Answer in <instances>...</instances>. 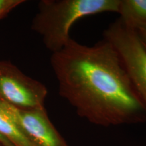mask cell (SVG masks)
<instances>
[{
  "mask_svg": "<svg viewBox=\"0 0 146 146\" xmlns=\"http://www.w3.org/2000/svg\"><path fill=\"white\" fill-rule=\"evenodd\" d=\"M104 39L113 45L125 65L146 113V48L134 29L118 19L104 32Z\"/></svg>",
  "mask_w": 146,
  "mask_h": 146,
  "instance_id": "3957f363",
  "label": "cell"
},
{
  "mask_svg": "<svg viewBox=\"0 0 146 146\" xmlns=\"http://www.w3.org/2000/svg\"><path fill=\"white\" fill-rule=\"evenodd\" d=\"M0 144L2 146H14L7 139L0 135Z\"/></svg>",
  "mask_w": 146,
  "mask_h": 146,
  "instance_id": "30bf717a",
  "label": "cell"
},
{
  "mask_svg": "<svg viewBox=\"0 0 146 146\" xmlns=\"http://www.w3.org/2000/svg\"><path fill=\"white\" fill-rule=\"evenodd\" d=\"M119 19L126 27L136 30L146 26V0H120Z\"/></svg>",
  "mask_w": 146,
  "mask_h": 146,
  "instance_id": "52a82bcc",
  "label": "cell"
},
{
  "mask_svg": "<svg viewBox=\"0 0 146 146\" xmlns=\"http://www.w3.org/2000/svg\"><path fill=\"white\" fill-rule=\"evenodd\" d=\"M0 146H2V145H1V144H0Z\"/></svg>",
  "mask_w": 146,
  "mask_h": 146,
  "instance_id": "8fae6325",
  "label": "cell"
},
{
  "mask_svg": "<svg viewBox=\"0 0 146 146\" xmlns=\"http://www.w3.org/2000/svg\"><path fill=\"white\" fill-rule=\"evenodd\" d=\"M24 2H25L24 0H0V20Z\"/></svg>",
  "mask_w": 146,
  "mask_h": 146,
  "instance_id": "ba28073f",
  "label": "cell"
},
{
  "mask_svg": "<svg viewBox=\"0 0 146 146\" xmlns=\"http://www.w3.org/2000/svg\"><path fill=\"white\" fill-rule=\"evenodd\" d=\"M59 94L80 117L101 127L142 121L145 110L119 54L103 39L91 46L70 39L52 53Z\"/></svg>",
  "mask_w": 146,
  "mask_h": 146,
  "instance_id": "6da1fadb",
  "label": "cell"
},
{
  "mask_svg": "<svg viewBox=\"0 0 146 146\" xmlns=\"http://www.w3.org/2000/svg\"><path fill=\"white\" fill-rule=\"evenodd\" d=\"M13 110L18 124L35 146H69L51 122L45 108Z\"/></svg>",
  "mask_w": 146,
  "mask_h": 146,
  "instance_id": "5b68a950",
  "label": "cell"
},
{
  "mask_svg": "<svg viewBox=\"0 0 146 146\" xmlns=\"http://www.w3.org/2000/svg\"><path fill=\"white\" fill-rule=\"evenodd\" d=\"M120 0H42L31 28L52 53L61 50L71 38L72 25L84 17L104 12L118 13Z\"/></svg>",
  "mask_w": 146,
  "mask_h": 146,
  "instance_id": "7a4b0ae2",
  "label": "cell"
},
{
  "mask_svg": "<svg viewBox=\"0 0 146 146\" xmlns=\"http://www.w3.org/2000/svg\"><path fill=\"white\" fill-rule=\"evenodd\" d=\"M47 87L8 61H0V98L20 110L45 108Z\"/></svg>",
  "mask_w": 146,
  "mask_h": 146,
  "instance_id": "277c9868",
  "label": "cell"
},
{
  "mask_svg": "<svg viewBox=\"0 0 146 146\" xmlns=\"http://www.w3.org/2000/svg\"><path fill=\"white\" fill-rule=\"evenodd\" d=\"M0 135L14 146H35L14 116L13 107L0 98Z\"/></svg>",
  "mask_w": 146,
  "mask_h": 146,
  "instance_id": "8992f818",
  "label": "cell"
},
{
  "mask_svg": "<svg viewBox=\"0 0 146 146\" xmlns=\"http://www.w3.org/2000/svg\"><path fill=\"white\" fill-rule=\"evenodd\" d=\"M137 33L139 37L141 39V41L145 47L146 48V26L140 27L136 30H135Z\"/></svg>",
  "mask_w": 146,
  "mask_h": 146,
  "instance_id": "9c48e42d",
  "label": "cell"
}]
</instances>
